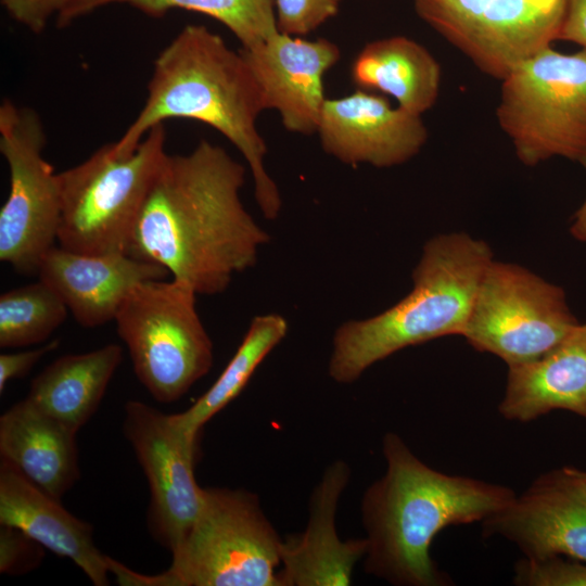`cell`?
Segmentation results:
<instances>
[{"instance_id": "cell-1", "label": "cell", "mask_w": 586, "mask_h": 586, "mask_svg": "<svg viewBox=\"0 0 586 586\" xmlns=\"http://www.w3.org/2000/svg\"><path fill=\"white\" fill-rule=\"evenodd\" d=\"M245 174L242 163L208 140L188 154H167L127 254L165 267L196 294L224 293L270 240L242 203Z\"/></svg>"}, {"instance_id": "cell-2", "label": "cell", "mask_w": 586, "mask_h": 586, "mask_svg": "<svg viewBox=\"0 0 586 586\" xmlns=\"http://www.w3.org/2000/svg\"><path fill=\"white\" fill-rule=\"evenodd\" d=\"M384 474L364 493L365 569L397 586H443L449 578L431 558L435 536L449 525L481 521L515 493L504 485L451 475L419 459L396 433L382 441Z\"/></svg>"}, {"instance_id": "cell-3", "label": "cell", "mask_w": 586, "mask_h": 586, "mask_svg": "<svg viewBox=\"0 0 586 586\" xmlns=\"http://www.w3.org/2000/svg\"><path fill=\"white\" fill-rule=\"evenodd\" d=\"M265 111L260 88L241 51L204 25H187L153 64L148 97L120 138L117 152L128 153L167 119L201 122L221 133L242 154L263 215L276 219L282 207L279 189L265 167L267 145L257 128Z\"/></svg>"}, {"instance_id": "cell-4", "label": "cell", "mask_w": 586, "mask_h": 586, "mask_svg": "<svg viewBox=\"0 0 586 586\" xmlns=\"http://www.w3.org/2000/svg\"><path fill=\"white\" fill-rule=\"evenodd\" d=\"M492 260L488 244L467 233L429 240L412 271V290L403 300L373 317L347 320L336 328L328 366L331 379L353 383L403 348L462 335Z\"/></svg>"}, {"instance_id": "cell-5", "label": "cell", "mask_w": 586, "mask_h": 586, "mask_svg": "<svg viewBox=\"0 0 586 586\" xmlns=\"http://www.w3.org/2000/svg\"><path fill=\"white\" fill-rule=\"evenodd\" d=\"M281 545L256 494L209 486L166 571L137 573L111 557L109 566L126 586H280Z\"/></svg>"}, {"instance_id": "cell-6", "label": "cell", "mask_w": 586, "mask_h": 586, "mask_svg": "<svg viewBox=\"0 0 586 586\" xmlns=\"http://www.w3.org/2000/svg\"><path fill=\"white\" fill-rule=\"evenodd\" d=\"M165 141L161 124L131 152H117L107 143L80 164L59 173L60 246L92 255L127 253L139 213L168 154Z\"/></svg>"}, {"instance_id": "cell-7", "label": "cell", "mask_w": 586, "mask_h": 586, "mask_svg": "<svg viewBox=\"0 0 586 586\" xmlns=\"http://www.w3.org/2000/svg\"><path fill=\"white\" fill-rule=\"evenodd\" d=\"M196 293L178 280L138 284L114 321L139 382L157 402L179 400L214 362V345L196 310Z\"/></svg>"}, {"instance_id": "cell-8", "label": "cell", "mask_w": 586, "mask_h": 586, "mask_svg": "<svg viewBox=\"0 0 586 586\" xmlns=\"http://www.w3.org/2000/svg\"><path fill=\"white\" fill-rule=\"evenodd\" d=\"M496 115L521 163L586 153V49L538 51L501 80Z\"/></svg>"}, {"instance_id": "cell-9", "label": "cell", "mask_w": 586, "mask_h": 586, "mask_svg": "<svg viewBox=\"0 0 586 586\" xmlns=\"http://www.w3.org/2000/svg\"><path fill=\"white\" fill-rule=\"evenodd\" d=\"M578 324L560 286L522 266L493 259L462 336L511 367L542 357Z\"/></svg>"}, {"instance_id": "cell-10", "label": "cell", "mask_w": 586, "mask_h": 586, "mask_svg": "<svg viewBox=\"0 0 586 586\" xmlns=\"http://www.w3.org/2000/svg\"><path fill=\"white\" fill-rule=\"evenodd\" d=\"M46 133L39 115L9 100L0 105V152L10 190L0 209V260L24 276H37L58 241L62 216L59 173L43 157Z\"/></svg>"}, {"instance_id": "cell-11", "label": "cell", "mask_w": 586, "mask_h": 586, "mask_svg": "<svg viewBox=\"0 0 586 586\" xmlns=\"http://www.w3.org/2000/svg\"><path fill=\"white\" fill-rule=\"evenodd\" d=\"M418 16L502 80L558 40L566 0H415Z\"/></svg>"}, {"instance_id": "cell-12", "label": "cell", "mask_w": 586, "mask_h": 586, "mask_svg": "<svg viewBox=\"0 0 586 586\" xmlns=\"http://www.w3.org/2000/svg\"><path fill=\"white\" fill-rule=\"evenodd\" d=\"M123 431L149 484V530L171 552L202 507L203 487L194 473L200 434L184 431L171 413L139 400L125 404Z\"/></svg>"}, {"instance_id": "cell-13", "label": "cell", "mask_w": 586, "mask_h": 586, "mask_svg": "<svg viewBox=\"0 0 586 586\" xmlns=\"http://www.w3.org/2000/svg\"><path fill=\"white\" fill-rule=\"evenodd\" d=\"M486 537L501 536L524 558L586 561V481L562 467L538 476L526 491L482 522Z\"/></svg>"}, {"instance_id": "cell-14", "label": "cell", "mask_w": 586, "mask_h": 586, "mask_svg": "<svg viewBox=\"0 0 586 586\" xmlns=\"http://www.w3.org/2000/svg\"><path fill=\"white\" fill-rule=\"evenodd\" d=\"M316 133L323 151L341 163L379 168L408 162L428 139L421 115L362 89L327 98Z\"/></svg>"}, {"instance_id": "cell-15", "label": "cell", "mask_w": 586, "mask_h": 586, "mask_svg": "<svg viewBox=\"0 0 586 586\" xmlns=\"http://www.w3.org/2000/svg\"><path fill=\"white\" fill-rule=\"evenodd\" d=\"M240 51L260 88L265 110L277 111L288 131L315 135L327 100L323 76L339 62L340 48L326 38L309 40L278 30Z\"/></svg>"}, {"instance_id": "cell-16", "label": "cell", "mask_w": 586, "mask_h": 586, "mask_svg": "<svg viewBox=\"0 0 586 586\" xmlns=\"http://www.w3.org/2000/svg\"><path fill=\"white\" fill-rule=\"evenodd\" d=\"M351 476L343 460L329 464L309 499L308 521L302 533L282 539L280 586H346L367 551L366 538L342 540L336 510Z\"/></svg>"}, {"instance_id": "cell-17", "label": "cell", "mask_w": 586, "mask_h": 586, "mask_svg": "<svg viewBox=\"0 0 586 586\" xmlns=\"http://www.w3.org/2000/svg\"><path fill=\"white\" fill-rule=\"evenodd\" d=\"M37 276L81 327L97 328L114 321L138 284L170 275L165 267L127 253L92 255L54 245L42 257Z\"/></svg>"}, {"instance_id": "cell-18", "label": "cell", "mask_w": 586, "mask_h": 586, "mask_svg": "<svg viewBox=\"0 0 586 586\" xmlns=\"http://www.w3.org/2000/svg\"><path fill=\"white\" fill-rule=\"evenodd\" d=\"M0 524L17 527L44 549L71 559L95 586L109 585V556L97 548L92 525L4 460L0 462Z\"/></svg>"}, {"instance_id": "cell-19", "label": "cell", "mask_w": 586, "mask_h": 586, "mask_svg": "<svg viewBox=\"0 0 586 586\" xmlns=\"http://www.w3.org/2000/svg\"><path fill=\"white\" fill-rule=\"evenodd\" d=\"M76 434L25 397L0 417L1 460L61 499L80 476Z\"/></svg>"}, {"instance_id": "cell-20", "label": "cell", "mask_w": 586, "mask_h": 586, "mask_svg": "<svg viewBox=\"0 0 586 586\" xmlns=\"http://www.w3.org/2000/svg\"><path fill=\"white\" fill-rule=\"evenodd\" d=\"M508 368L498 406L505 419L528 422L560 409L586 420V323L542 357Z\"/></svg>"}, {"instance_id": "cell-21", "label": "cell", "mask_w": 586, "mask_h": 586, "mask_svg": "<svg viewBox=\"0 0 586 586\" xmlns=\"http://www.w3.org/2000/svg\"><path fill=\"white\" fill-rule=\"evenodd\" d=\"M351 76L359 89L385 93L402 109L422 115L437 100L442 73L425 47L392 36L368 42L354 59Z\"/></svg>"}, {"instance_id": "cell-22", "label": "cell", "mask_w": 586, "mask_h": 586, "mask_svg": "<svg viewBox=\"0 0 586 586\" xmlns=\"http://www.w3.org/2000/svg\"><path fill=\"white\" fill-rule=\"evenodd\" d=\"M122 359L123 348L114 343L63 355L33 379L26 397L78 432L98 410Z\"/></svg>"}, {"instance_id": "cell-23", "label": "cell", "mask_w": 586, "mask_h": 586, "mask_svg": "<svg viewBox=\"0 0 586 586\" xmlns=\"http://www.w3.org/2000/svg\"><path fill=\"white\" fill-rule=\"evenodd\" d=\"M288 322L279 314L255 316L237 352L214 384L187 410L171 413L184 431L201 434L203 426L243 391L266 356L284 339Z\"/></svg>"}, {"instance_id": "cell-24", "label": "cell", "mask_w": 586, "mask_h": 586, "mask_svg": "<svg viewBox=\"0 0 586 586\" xmlns=\"http://www.w3.org/2000/svg\"><path fill=\"white\" fill-rule=\"evenodd\" d=\"M112 3L127 4L152 17L174 9L207 15L225 25L244 49L278 31L273 0H101L100 8Z\"/></svg>"}, {"instance_id": "cell-25", "label": "cell", "mask_w": 586, "mask_h": 586, "mask_svg": "<svg viewBox=\"0 0 586 586\" xmlns=\"http://www.w3.org/2000/svg\"><path fill=\"white\" fill-rule=\"evenodd\" d=\"M68 309L47 283H28L0 296V346L25 347L47 341Z\"/></svg>"}, {"instance_id": "cell-26", "label": "cell", "mask_w": 586, "mask_h": 586, "mask_svg": "<svg viewBox=\"0 0 586 586\" xmlns=\"http://www.w3.org/2000/svg\"><path fill=\"white\" fill-rule=\"evenodd\" d=\"M9 15L30 31L41 33L51 18L66 26L100 8L101 0H0Z\"/></svg>"}, {"instance_id": "cell-27", "label": "cell", "mask_w": 586, "mask_h": 586, "mask_svg": "<svg viewBox=\"0 0 586 586\" xmlns=\"http://www.w3.org/2000/svg\"><path fill=\"white\" fill-rule=\"evenodd\" d=\"M513 582L520 586H586V561L523 558L515 564Z\"/></svg>"}, {"instance_id": "cell-28", "label": "cell", "mask_w": 586, "mask_h": 586, "mask_svg": "<svg viewBox=\"0 0 586 586\" xmlns=\"http://www.w3.org/2000/svg\"><path fill=\"white\" fill-rule=\"evenodd\" d=\"M278 30L304 37L334 17L341 0H273Z\"/></svg>"}, {"instance_id": "cell-29", "label": "cell", "mask_w": 586, "mask_h": 586, "mask_svg": "<svg viewBox=\"0 0 586 586\" xmlns=\"http://www.w3.org/2000/svg\"><path fill=\"white\" fill-rule=\"evenodd\" d=\"M0 572L20 575L40 565L44 547L17 527L0 524Z\"/></svg>"}, {"instance_id": "cell-30", "label": "cell", "mask_w": 586, "mask_h": 586, "mask_svg": "<svg viewBox=\"0 0 586 586\" xmlns=\"http://www.w3.org/2000/svg\"><path fill=\"white\" fill-rule=\"evenodd\" d=\"M60 340L55 339L42 346L26 349L17 353H4L0 355V393L2 394L7 384L14 379H20L28 374L33 367L48 353L56 349Z\"/></svg>"}, {"instance_id": "cell-31", "label": "cell", "mask_w": 586, "mask_h": 586, "mask_svg": "<svg viewBox=\"0 0 586 586\" xmlns=\"http://www.w3.org/2000/svg\"><path fill=\"white\" fill-rule=\"evenodd\" d=\"M558 40L574 42L586 49V0H566Z\"/></svg>"}, {"instance_id": "cell-32", "label": "cell", "mask_w": 586, "mask_h": 586, "mask_svg": "<svg viewBox=\"0 0 586 586\" xmlns=\"http://www.w3.org/2000/svg\"><path fill=\"white\" fill-rule=\"evenodd\" d=\"M579 163L586 169V153L579 160ZM570 232L575 239L579 241H586V200L575 213L573 224L570 228Z\"/></svg>"}, {"instance_id": "cell-33", "label": "cell", "mask_w": 586, "mask_h": 586, "mask_svg": "<svg viewBox=\"0 0 586 586\" xmlns=\"http://www.w3.org/2000/svg\"><path fill=\"white\" fill-rule=\"evenodd\" d=\"M582 474H583V476H584V479L586 481V471L582 470Z\"/></svg>"}]
</instances>
